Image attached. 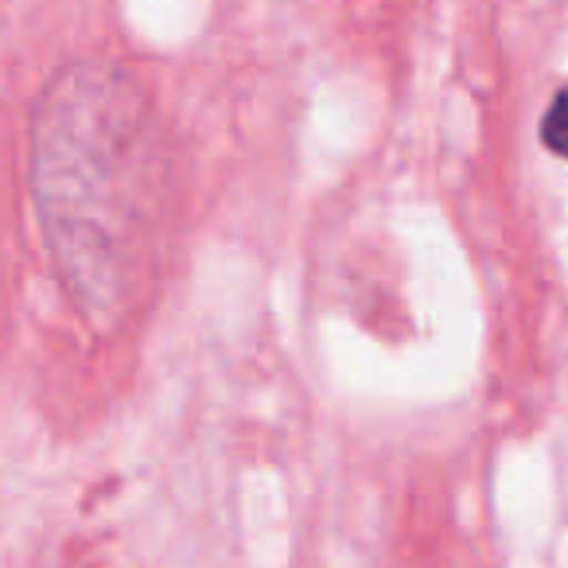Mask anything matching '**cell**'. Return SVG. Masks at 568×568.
I'll list each match as a JSON object with an SVG mask.
<instances>
[{
	"instance_id": "cell-1",
	"label": "cell",
	"mask_w": 568,
	"mask_h": 568,
	"mask_svg": "<svg viewBox=\"0 0 568 568\" xmlns=\"http://www.w3.org/2000/svg\"><path fill=\"white\" fill-rule=\"evenodd\" d=\"M32 203L67 293L113 327L149 288L160 219V144L149 98L113 63H74L32 118Z\"/></svg>"
},
{
	"instance_id": "cell-2",
	"label": "cell",
	"mask_w": 568,
	"mask_h": 568,
	"mask_svg": "<svg viewBox=\"0 0 568 568\" xmlns=\"http://www.w3.org/2000/svg\"><path fill=\"white\" fill-rule=\"evenodd\" d=\"M541 136L557 156L568 160V90H560L552 98V105L545 110V121H541Z\"/></svg>"
}]
</instances>
